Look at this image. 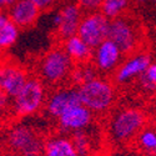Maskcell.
<instances>
[{
    "mask_svg": "<svg viewBox=\"0 0 156 156\" xmlns=\"http://www.w3.org/2000/svg\"><path fill=\"white\" fill-rule=\"evenodd\" d=\"M106 133L112 144L125 145L135 141L139 133L149 124V116L139 106H121L111 112Z\"/></svg>",
    "mask_w": 156,
    "mask_h": 156,
    "instance_id": "cell-1",
    "label": "cell"
},
{
    "mask_svg": "<svg viewBox=\"0 0 156 156\" xmlns=\"http://www.w3.org/2000/svg\"><path fill=\"white\" fill-rule=\"evenodd\" d=\"M77 87L79 100L94 115L112 111L118 100V85L108 76L98 75Z\"/></svg>",
    "mask_w": 156,
    "mask_h": 156,
    "instance_id": "cell-2",
    "label": "cell"
},
{
    "mask_svg": "<svg viewBox=\"0 0 156 156\" xmlns=\"http://www.w3.org/2000/svg\"><path fill=\"white\" fill-rule=\"evenodd\" d=\"M74 68V61L62 46L54 45L37 60L35 75L46 86L58 87L69 84Z\"/></svg>",
    "mask_w": 156,
    "mask_h": 156,
    "instance_id": "cell-3",
    "label": "cell"
},
{
    "mask_svg": "<svg viewBox=\"0 0 156 156\" xmlns=\"http://www.w3.org/2000/svg\"><path fill=\"white\" fill-rule=\"evenodd\" d=\"M49 91L36 75H30L20 91L12 98L11 114L18 118H30L44 110Z\"/></svg>",
    "mask_w": 156,
    "mask_h": 156,
    "instance_id": "cell-4",
    "label": "cell"
},
{
    "mask_svg": "<svg viewBox=\"0 0 156 156\" xmlns=\"http://www.w3.org/2000/svg\"><path fill=\"white\" fill-rule=\"evenodd\" d=\"M45 139L27 124H16L5 133V146L14 156H43Z\"/></svg>",
    "mask_w": 156,
    "mask_h": 156,
    "instance_id": "cell-5",
    "label": "cell"
},
{
    "mask_svg": "<svg viewBox=\"0 0 156 156\" xmlns=\"http://www.w3.org/2000/svg\"><path fill=\"white\" fill-rule=\"evenodd\" d=\"M109 39L121 49L125 56L142 49V30L140 24L127 15L110 20Z\"/></svg>",
    "mask_w": 156,
    "mask_h": 156,
    "instance_id": "cell-6",
    "label": "cell"
},
{
    "mask_svg": "<svg viewBox=\"0 0 156 156\" xmlns=\"http://www.w3.org/2000/svg\"><path fill=\"white\" fill-rule=\"evenodd\" d=\"M152 62V58L149 51L140 49L135 53L126 55L112 75V80L118 86H125L134 81L146 71L149 65Z\"/></svg>",
    "mask_w": 156,
    "mask_h": 156,
    "instance_id": "cell-7",
    "label": "cell"
},
{
    "mask_svg": "<svg viewBox=\"0 0 156 156\" xmlns=\"http://www.w3.org/2000/svg\"><path fill=\"white\" fill-rule=\"evenodd\" d=\"M83 16L84 11L76 2H66L60 5L53 18L55 36L60 43L68 37L77 35Z\"/></svg>",
    "mask_w": 156,
    "mask_h": 156,
    "instance_id": "cell-8",
    "label": "cell"
},
{
    "mask_svg": "<svg viewBox=\"0 0 156 156\" xmlns=\"http://www.w3.org/2000/svg\"><path fill=\"white\" fill-rule=\"evenodd\" d=\"M109 27L110 20L101 11L86 12L79 25L77 35L91 49H95L109 37Z\"/></svg>",
    "mask_w": 156,
    "mask_h": 156,
    "instance_id": "cell-9",
    "label": "cell"
},
{
    "mask_svg": "<svg viewBox=\"0 0 156 156\" xmlns=\"http://www.w3.org/2000/svg\"><path fill=\"white\" fill-rule=\"evenodd\" d=\"M124 58L125 55L121 49L108 37L105 41H102L99 46L94 49L91 64L98 70L99 75L109 76L114 75V73L118 70Z\"/></svg>",
    "mask_w": 156,
    "mask_h": 156,
    "instance_id": "cell-10",
    "label": "cell"
},
{
    "mask_svg": "<svg viewBox=\"0 0 156 156\" xmlns=\"http://www.w3.org/2000/svg\"><path fill=\"white\" fill-rule=\"evenodd\" d=\"M79 102L80 100H79V94H77V87L66 84L50 90L44 110L45 114L50 116L51 119L58 120L65 110H68L69 108Z\"/></svg>",
    "mask_w": 156,
    "mask_h": 156,
    "instance_id": "cell-11",
    "label": "cell"
},
{
    "mask_svg": "<svg viewBox=\"0 0 156 156\" xmlns=\"http://www.w3.org/2000/svg\"><path fill=\"white\" fill-rule=\"evenodd\" d=\"M94 114L81 102L75 104L68 110H65L60 118L56 120L61 133L75 134L80 131H86L94 124Z\"/></svg>",
    "mask_w": 156,
    "mask_h": 156,
    "instance_id": "cell-12",
    "label": "cell"
},
{
    "mask_svg": "<svg viewBox=\"0 0 156 156\" xmlns=\"http://www.w3.org/2000/svg\"><path fill=\"white\" fill-rule=\"evenodd\" d=\"M29 77V71L23 65L9 60H0V90L11 99L20 91Z\"/></svg>",
    "mask_w": 156,
    "mask_h": 156,
    "instance_id": "cell-13",
    "label": "cell"
},
{
    "mask_svg": "<svg viewBox=\"0 0 156 156\" xmlns=\"http://www.w3.org/2000/svg\"><path fill=\"white\" fill-rule=\"evenodd\" d=\"M6 12L20 30L34 27L41 15V10L31 0H15Z\"/></svg>",
    "mask_w": 156,
    "mask_h": 156,
    "instance_id": "cell-14",
    "label": "cell"
},
{
    "mask_svg": "<svg viewBox=\"0 0 156 156\" xmlns=\"http://www.w3.org/2000/svg\"><path fill=\"white\" fill-rule=\"evenodd\" d=\"M43 156H80L66 134H53L45 139Z\"/></svg>",
    "mask_w": 156,
    "mask_h": 156,
    "instance_id": "cell-15",
    "label": "cell"
},
{
    "mask_svg": "<svg viewBox=\"0 0 156 156\" xmlns=\"http://www.w3.org/2000/svg\"><path fill=\"white\" fill-rule=\"evenodd\" d=\"M60 45L66 51V54L70 56L75 65L91 61L94 49L90 48L79 35H74L71 37L65 39L60 43Z\"/></svg>",
    "mask_w": 156,
    "mask_h": 156,
    "instance_id": "cell-16",
    "label": "cell"
},
{
    "mask_svg": "<svg viewBox=\"0 0 156 156\" xmlns=\"http://www.w3.org/2000/svg\"><path fill=\"white\" fill-rule=\"evenodd\" d=\"M20 29L6 11H0V51L14 46L19 39Z\"/></svg>",
    "mask_w": 156,
    "mask_h": 156,
    "instance_id": "cell-17",
    "label": "cell"
},
{
    "mask_svg": "<svg viewBox=\"0 0 156 156\" xmlns=\"http://www.w3.org/2000/svg\"><path fill=\"white\" fill-rule=\"evenodd\" d=\"M134 142L140 152L147 156H156V124H147L139 133Z\"/></svg>",
    "mask_w": 156,
    "mask_h": 156,
    "instance_id": "cell-18",
    "label": "cell"
},
{
    "mask_svg": "<svg viewBox=\"0 0 156 156\" xmlns=\"http://www.w3.org/2000/svg\"><path fill=\"white\" fill-rule=\"evenodd\" d=\"M99 75L98 70L94 68V65L90 62H85V64H79V65H75V68L73 70V74L70 76V85L74 86H79L89 80L94 79Z\"/></svg>",
    "mask_w": 156,
    "mask_h": 156,
    "instance_id": "cell-19",
    "label": "cell"
},
{
    "mask_svg": "<svg viewBox=\"0 0 156 156\" xmlns=\"http://www.w3.org/2000/svg\"><path fill=\"white\" fill-rule=\"evenodd\" d=\"M130 6V0H104L100 11L109 20H115L126 15Z\"/></svg>",
    "mask_w": 156,
    "mask_h": 156,
    "instance_id": "cell-20",
    "label": "cell"
},
{
    "mask_svg": "<svg viewBox=\"0 0 156 156\" xmlns=\"http://www.w3.org/2000/svg\"><path fill=\"white\" fill-rule=\"evenodd\" d=\"M142 93L155 94L156 91V61H152L146 71L135 81Z\"/></svg>",
    "mask_w": 156,
    "mask_h": 156,
    "instance_id": "cell-21",
    "label": "cell"
},
{
    "mask_svg": "<svg viewBox=\"0 0 156 156\" xmlns=\"http://www.w3.org/2000/svg\"><path fill=\"white\" fill-rule=\"evenodd\" d=\"M71 140L74 142V145L76 147V151L80 156H90L91 154V139L87 135V130L86 131H80V133H75L71 135Z\"/></svg>",
    "mask_w": 156,
    "mask_h": 156,
    "instance_id": "cell-22",
    "label": "cell"
},
{
    "mask_svg": "<svg viewBox=\"0 0 156 156\" xmlns=\"http://www.w3.org/2000/svg\"><path fill=\"white\" fill-rule=\"evenodd\" d=\"M76 3L84 11V14H86V12L100 11L104 0H76Z\"/></svg>",
    "mask_w": 156,
    "mask_h": 156,
    "instance_id": "cell-23",
    "label": "cell"
},
{
    "mask_svg": "<svg viewBox=\"0 0 156 156\" xmlns=\"http://www.w3.org/2000/svg\"><path fill=\"white\" fill-rule=\"evenodd\" d=\"M12 106V99L5 94L3 90H0V116H4L9 112H11Z\"/></svg>",
    "mask_w": 156,
    "mask_h": 156,
    "instance_id": "cell-24",
    "label": "cell"
},
{
    "mask_svg": "<svg viewBox=\"0 0 156 156\" xmlns=\"http://www.w3.org/2000/svg\"><path fill=\"white\" fill-rule=\"evenodd\" d=\"M31 2L41 11H46V10L54 9L59 4L60 0H31Z\"/></svg>",
    "mask_w": 156,
    "mask_h": 156,
    "instance_id": "cell-25",
    "label": "cell"
},
{
    "mask_svg": "<svg viewBox=\"0 0 156 156\" xmlns=\"http://www.w3.org/2000/svg\"><path fill=\"white\" fill-rule=\"evenodd\" d=\"M15 0H0V11L8 10L12 4H14Z\"/></svg>",
    "mask_w": 156,
    "mask_h": 156,
    "instance_id": "cell-26",
    "label": "cell"
},
{
    "mask_svg": "<svg viewBox=\"0 0 156 156\" xmlns=\"http://www.w3.org/2000/svg\"><path fill=\"white\" fill-rule=\"evenodd\" d=\"M137 3H144V2H146V0H136Z\"/></svg>",
    "mask_w": 156,
    "mask_h": 156,
    "instance_id": "cell-27",
    "label": "cell"
},
{
    "mask_svg": "<svg viewBox=\"0 0 156 156\" xmlns=\"http://www.w3.org/2000/svg\"><path fill=\"white\" fill-rule=\"evenodd\" d=\"M154 98H155V102H156V91H155V94H154Z\"/></svg>",
    "mask_w": 156,
    "mask_h": 156,
    "instance_id": "cell-28",
    "label": "cell"
},
{
    "mask_svg": "<svg viewBox=\"0 0 156 156\" xmlns=\"http://www.w3.org/2000/svg\"><path fill=\"white\" fill-rule=\"evenodd\" d=\"M0 156H8V155H5V154H0Z\"/></svg>",
    "mask_w": 156,
    "mask_h": 156,
    "instance_id": "cell-29",
    "label": "cell"
},
{
    "mask_svg": "<svg viewBox=\"0 0 156 156\" xmlns=\"http://www.w3.org/2000/svg\"><path fill=\"white\" fill-rule=\"evenodd\" d=\"M154 2H155V3H156V0H154Z\"/></svg>",
    "mask_w": 156,
    "mask_h": 156,
    "instance_id": "cell-30",
    "label": "cell"
}]
</instances>
